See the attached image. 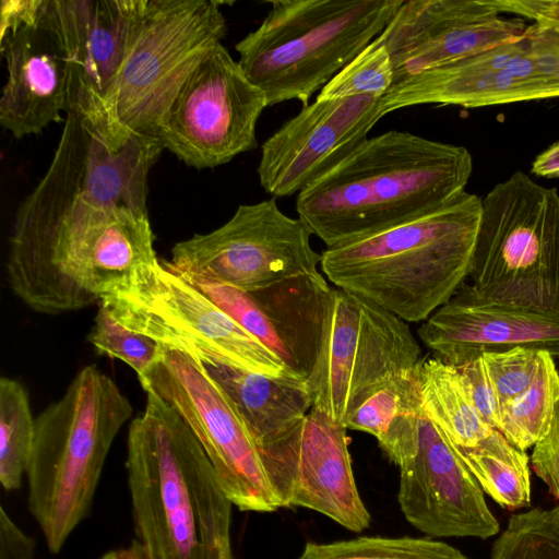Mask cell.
<instances>
[{"label": "cell", "instance_id": "6da1fadb", "mask_svg": "<svg viewBox=\"0 0 559 559\" xmlns=\"http://www.w3.org/2000/svg\"><path fill=\"white\" fill-rule=\"evenodd\" d=\"M164 146L133 133L119 150L67 112L52 160L19 205L9 238V285L43 314L99 302L157 259L148 173Z\"/></svg>", "mask_w": 559, "mask_h": 559}, {"label": "cell", "instance_id": "7a4b0ae2", "mask_svg": "<svg viewBox=\"0 0 559 559\" xmlns=\"http://www.w3.org/2000/svg\"><path fill=\"white\" fill-rule=\"evenodd\" d=\"M472 171L464 146L391 130L301 190L296 211L331 248L445 204L465 191Z\"/></svg>", "mask_w": 559, "mask_h": 559}, {"label": "cell", "instance_id": "3957f363", "mask_svg": "<svg viewBox=\"0 0 559 559\" xmlns=\"http://www.w3.org/2000/svg\"><path fill=\"white\" fill-rule=\"evenodd\" d=\"M129 427L127 476L144 559H234L233 503L194 433L157 394Z\"/></svg>", "mask_w": 559, "mask_h": 559}, {"label": "cell", "instance_id": "277c9868", "mask_svg": "<svg viewBox=\"0 0 559 559\" xmlns=\"http://www.w3.org/2000/svg\"><path fill=\"white\" fill-rule=\"evenodd\" d=\"M483 199L463 191L445 204L326 248L320 267L337 288L407 323L426 321L469 276Z\"/></svg>", "mask_w": 559, "mask_h": 559}, {"label": "cell", "instance_id": "5b68a950", "mask_svg": "<svg viewBox=\"0 0 559 559\" xmlns=\"http://www.w3.org/2000/svg\"><path fill=\"white\" fill-rule=\"evenodd\" d=\"M132 412L116 382L88 365L36 418L27 501L50 552L58 554L87 515L111 444Z\"/></svg>", "mask_w": 559, "mask_h": 559}, {"label": "cell", "instance_id": "8992f818", "mask_svg": "<svg viewBox=\"0 0 559 559\" xmlns=\"http://www.w3.org/2000/svg\"><path fill=\"white\" fill-rule=\"evenodd\" d=\"M403 0H274L235 49L269 106H304L386 27Z\"/></svg>", "mask_w": 559, "mask_h": 559}, {"label": "cell", "instance_id": "52a82bcc", "mask_svg": "<svg viewBox=\"0 0 559 559\" xmlns=\"http://www.w3.org/2000/svg\"><path fill=\"white\" fill-rule=\"evenodd\" d=\"M99 304L131 331L163 347L185 352L204 366L307 380L166 261L136 269Z\"/></svg>", "mask_w": 559, "mask_h": 559}, {"label": "cell", "instance_id": "ba28073f", "mask_svg": "<svg viewBox=\"0 0 559 559\" xmlns=\"http://www.w3.org/2000/svg\"><path fill=\"white\" fill-rule=\"evenodd\" d=\"M480 295L559 313V193L522 171L483 199L469 271Z\"/></svg>", "mask_w": 559, "mask_h": 559}, {"label": "cell", "instance_id": "9c48e42d", "mask_svg": "<svg viewBox=\"0 0 559 559\" xmlns=\"http://www.w3.org/2000/svg\"><path fill=\"white\" fill-rule=\"evenodd\" d=\"M420 354L407 322L362 297L331 287L306 380L312 409L344 427L379 385L418 368Z\"/></svg>", "mask_w": 559, "mask_h": 559}, {"label": "cell", "instance_id": "30bf717a", "mask_svg": "<svg viewBox=\"0 0 559 559\" xmlns=\"http://www.w3.org/2000/svg\"><path fill=\"white\" fill-rule=\"evenodd\" d=\"M216 0H146L120 73L116 117L127 142L155 135L180 87L227 32Z\"/></svg>", "mask_w": 559, "mask_h": 559}, {"label": "cell", "instance_id": "8fae6325", "mask_svg": "<svg viewBox=\"0 0 559 559\" xmlns=\"http://www.w3.org/2000/svg\"><path fill=\"white\" fill-rule=\"evenodd\" d=\"M139 381L188 425L234 506L253 512L281 508L254 438L201 361L160 346L159 357Z\"/></svg>", "mask_w": 559, "mask_h": 559}, {"label": "cell", "instance_id": "7c38bea8", "mask_svg": "<svg viewBox=\"0 0 559 559\" xmlns=\"http://www.w3.org/2000/svg\"><path fill=\"white\" fill-rule=\"evenodd\" d=\"M300 218L284 214L275 198L241 204L221 227L177 242L166 263L187 277L246 293L304 277L323 276L321 253Z\"/></svg>", "mask_w": 559, "mask_h": 559}, {"label": "cell", "instance_id": "4fadbf2b", "mask_svg": "<svg viewBox=\"0 0 559 559\" xmlns=\"http://www.w3.org/2000/svg\"><path fill=\"white\" fill-rule=\"evenodd\" d=\"M559 97V31L527 25L513 40L394 84L380 97L381 117L411 106L477 108Z\"/></svg>", "mask_w": 559, "mask_h": 559}, {"label": "cell", "instance_id": "5bb4252c", "mask_svg": "<svg viewBox=\"0 0 559 559\" xmlns=\"http://www.w3.org/2000/svg\"><path fill=\"white\" fill-rule=\"evenodd\" d=\"M146 0H44L67 63V112L112 150L126 143L116 117L117 86Z\"/></svg>", "mask_w": 559, "mask_h": 559}, {"label": "cell", "instance_id": "9a60e30c", "mask_svg": "<svg viewBox=\"0 0 559 559\" xmlns=\"http://www.w3.org/2000/svg\"><path fill=\"white\" fill-rule=\"evenodd\" d=\"M265 94L219 44L187 78L156 136L186 165L214 168L257 146Z\"/></svg>", "mask_w": 559, "mask_h": 559}, {"label": "cell", "instance_id": "2e32d148", "mask_svg": "<svg viewBox=\"0 0 559 559\" xmlns=\"http://www.w3.org/2000/svg\"><path fill=\"white\" fill-rule=\"evenodd\" d=\"M346 431L311 408L260 453L281 508L310 509L359 533L369 527L371 515L358 492Z\"/></svg>", "mask_w": 559, "mask_h": 559}, {"label": "cell", "instance_id": "e0dca14e", "mask_svg": "<svg viewBox=\"0 0 559 559\" xmlns=\"http://www.w3.org/2000/svg\"><path fill=\"white\" fill-rule=\"evenodd\" d=\"M379 102L362 95L304 106L262 144L261 187L273 198L298 194L368 139L382 118Z\"/></svg>", "mask_w": 559, "mask_h": 559}, {"label": "cell", "instance_id": "ac0fdd59", "mask_svg": "<svg viewBox=\"0 0 559 559\" xmlns=\"http://www.w3.org/2000/svg\"><path fill=\"white\" fill-rule=\"evenodd\" d=\"M527 25L502 17L487 0H403L376 38L394 69V84L521 37Z\"/></svg>", "mask_w": 559, "mask_h": 559}, {"label": "cell", "instance_id": "d6986e66", "mask_svg": "<svg viewBox=\"0 0 559 559\" xmlns=\"http://www.w3.org/2000/svg\"><path fill=\"white\" fill-rule=\"evenodd\" d=\"M397 501L406 520L431 537L488 539L500 532L477 480L425 413L417 452L400 467Z\"/></svg>", "mask_w": 559, "mask_h": 559}, {"label": "cell", "instance_id": "ffe728a7", "mask_svg": "<svg viewBox=\"0 0 559 559\" xmlns=\"http://www.w3.org/2000/svg\"><path fill=\"white\" fill-rule=\"evenodd\" d=\"M417 334L433 357L454 367L515 347L559 358V313L489 299L472 285H463Z\"/></svg>", "mask_w": 559, "mask_h": 559}, {"label": "cell", "instance_id": "44dd1931", "mask_svg": "<svg viewBox=\"0 0 559 559\" xmlns=\"http://www.w3.org/2000/svg\"><path fill=\"white\" fill-rule=\"evenodd\" d=\"M0 52L8 73L0 97V124L22 139L62 121L67 63L60 41L43 14L37 23L1 39Z\"/></svg>", "mask_w": 559, "mask_h": 559}, {"label": "cell", "instance_id": "7402d4cb", "mask_svg": "<svg viewBox=\"0 0 559 559\" xmlns=\"http://www.w3.org/2000/svg\"><path fill=\"white\" fill-rule=\"evenodd\" d=\"M204 367L230 399L259 449L288 435L312 408L306 381L277 379L222 365Z\"/></svg>", "mask_w": 559, "mask_h": 559}, {"label": "cell", "instance_id": "603a6c76", "mask_svg": "<svg viewBox=\"0 0 559 559\" xmlns=\"http://www.w3.org/2000/svg\"><path fill=\"white\" fill-rule=\"evenodd\" d=\"M423 414L416 368L379 385L344 427L373 436L386 457L401 467L417 452Z\"/></svg>", "mask_w": 559, "mask_h": 559}, {"label": "cell", "instance_id": "cb8c5ba5", "mask_svg": "<svg viewBox=\"0 0 559 559\" xmlns=\"http://www.w3.org/2000/svg\"><path fill=\"white\" fill-rule=\"evenodd\" d=\"M418 383L425 415L457 448H472L491 431L479 415L460 370L436 357L423 358Z\"/></svg>", "mask_w": 559, "mask_h": 559}, {"label": "cell", "instance_id": "d4e9b609", "mask_svg": "<svg viewBox=\"0 0 559 559\" xmlns=\"http://www.w3.org/2000/svg\"><path fill=\"white\" fill-rule=\"evenodd\" d=\"M453 448L484 493L499 507L510 511L531 507V460L526 451L511 444L497 429L472 448Z\"/></svg>", "mask_w": 559, "mask_h": 559}, {"label": "cell", "instance_id": "484cf974", "mask_svg": "<svg viewBox=\"0 0 559 559\" xmlns=\"http://www.w3.org/2000/svg\"><path fill=\"white\" fill-rule=\"evenodd\" d=\"M558 402V369L554 357L540 350L532 383L501 408L498 430L511 444L526 451L547 435Z\"/></svg>", "mask_w": 559, "mask_h": 559}, {"label": "cell", "instance_id": "4316f807", "mask_svg": "<svg viewBox=\"0 0 559 559\" xmlns=\"http://www.w3.org/2000/svg\"><path fill=\"white\" fill-rule=\"evenodd\" d=\"M36 419L25 388L16 380L0 379V483L4 490L21 488L35 441Z\"/></svg>", "mask_w": 559, "mask_h": 559}, {"label": "cell", "instance_id": "83f0119b", "mask_svg": "<svg viewBox=\"0 0 559 559\" xmlns=\"http://www.w3.org/2000/svg\"><path fill=\"white\" fill-rule=\"evenodd\" d=\"M299 559H469L439 540L415 537L361 536L333 543H307Z\"/></svg>", "mask_w": 559, "mask_h": 559}, {"label": "cell", "instance_id": "f1b7e54d", "mask_svg": "<svg viewBox=\"0 0 559 559\" xmlns=\"http://www.w3.org/2000/svg\"><path fill=\"white\" fill-rule=\"evenodd\" d=\"M183 277L211 298L265 347L277 355L290 369L306 378L308 377L301 359L267 317L255 294L246 293L207 280Z\"/></svg>", "mask_w": 559, "mask_h": 559}, {"label": "cell", "instance_id": "f546056e", "mask_svg": "<svg viewBox=\"0 0 559 559\" xmlns=\"http://www.w3.org/2000/svg\"><path fill=\"white\" fill-rule=\"evenodd\" d=\"M489 559H559V506L512 514Z\"/></svg>", "mask_w": 559, "mask_h": 559}, {"label": "cell", "instance_id": "4dcf8cb0", "mask_svg": "<svg viewBox=\"0 0 559 559\" xmlns=\"http://www.w3.org/2000/svg\"><path fill=\"white\" fill-rule=\"evenodd\" d=\"M394 80L391 56L386 47L374 39L319 92L316 99L382 97L394 85Z\"/></svg>", "mask_w": 559, "mask_h": 559}, {"label": "cell", "instance_id": "1f68e13d", "mask_svg": "<svg viewBox=\"0 0 559 559\" xmlns=\"http://www.w3.org/2000/svg\"><path fill=\"white\" fill-rule=\"evenodd\" d=\"M87 341L99 354L127 364L139 379L147 372L160 354L159 344L122 325L100 304Z\"/></svg>", "mask_w": 559, "mask_h": 559}, {"label": "cell", "instance_id": "d6a6232c", "mask_svg": "<svg viewBox=\"0 0 559 559\" xmlns=\"http://www.w3.org/2000/svg\"><path fill=\"white\" fill-rule=\"evenodd\" d=\"M539 352L515 347L481 355L498 399L499 411L530 386L537 370Z\"/></svg>", "mask_w": 559, "mask_h": 559}, {"label": "cell", "instance_id": "836d02e7", "mask_svg": "<svg viewBox=\"0 0 559 559\" xmlns=\"http://www.w3.org/2000/svg\"><path fill=\"white\" fill-rule=\"evenodd\" d=\"M456 368L466 383L479 415L490 428L498 430L499 403L484 358L480 356Z\"/></svg>", "mask_w": 559, "mask_h": 559}, {"label": "cell", "instance_id": "e575fe53", "mask_svg": "<svg viewBox=\"0 0 559 559\" xmlns=\"http://www.w3.org/2000/svg\"><path fill=\"white\" fill-rule=\"evenodd\" d=\"M530 460L536 476L559 500V402L547 435L533 447Z\"/></svg>", "mask_w": 559, "mask_h": 559}, {"label": "cell", "instance_id": "d590c367", "mask_svg": "<svg viewBox=\"0 0 559 559\" xmlns=\"http://www.w3.org/2000/svg\"><path fill=\"white\" fill-rule=\"evenodd\" d=\"M500 14L511 13L516 17L533 20L559 31V0H488Z\"/></svg>", "mask_w": 559, "mask_h": 559}, {"label": "cell", "instance_id": "8d00e7d4", "mask_svg": "<svg viewBox=\"0 0 559 559\" xmlns=\"http://www.w3.org/2000/svg\"><path fill=\"white\" fill-rule=\"evenodd\" d=\"M35 540L26 535L0 507V559H33Z\"/></svg>", "mask_w": 559, "mask_h": 559}, {"label": "cell", "instance_id": "74e56055", "mask_svg": "<svg viewBox=\"0 0 559 559\" xmlns=\"http://www.w3.org/2000/svg\"><path fill=\"white\" fill-rule=\"evenodd\" d=\"M44 0H1L0 40L17 29L37 23Z\"/></svg>", "mask_w": 559, "mask_h": 559}, {"label": "cell", "instance_id": "f35d334b", "mask_svg": "<svg viewBox=\"0 0 559 559\" xmlns=\"http://www.w3.org/2000/svg\"><path fill=\"white\" fill-rule=\"evenodd\" d=\"M531 171L544 178L559 177V141L535 158Z\"/></svg>", "mask_w": 559, "mask_h": 559}, {"label": "cell", "instance_id": "ab89813d", "mask_svg": "<svg viewBox=\"0 0 559 559\" xmlns=\"http://www.w3.org/2000/svg\"><path fill=\"white\" fill-rule=\"evenodd\" d=\"M100 559H144V557L139 545L133 540L129 548L111 550Z\"/></svg>", "mask_w": 559, "mask_h": 559}]
</instances>
